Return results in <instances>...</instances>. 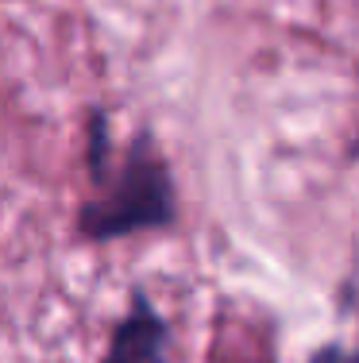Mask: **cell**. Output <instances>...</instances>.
Listing matches in <instances>:
<instances>
[{
  "label": "cell",
  "mask_w": 359,
  "mask_h": 363,
  "mask_svg": "<svg viewBox=\"0 0 359 363\" xmlns=\"http://www.w3.org/2000/svg\"><path fill=\"white\" fill-rule=\"evenodd\" d=\"M166 348H170L166 321H162L159 309L147 301V294L135 290L132 309L113 328V340H108L101 363H166Z\"/></svg>",
  "instance_id": "obj_2"
},
{
  "label": "cell",
  "mask_w": 359,
  "mask_h": 363,
  "mask_svg": "<svg viewBox=\"0 0 359 363\" xmlns=\"http://www.w3.org/2000/svg\"><path fill=\"white\" fill-rule=\"evenodd\" d=\"M348 159H355V162H359V132H355V140L348 143Z\"/></svg>",
  "instance_id": "obj_4"
},
{
  "label": "cell",
  "mask_w": 359,
  "mask_h": 363,
  "mask_svg": "<svg viewBox=\"0 0 359 363\" xmlns=\"http://www.w3.org/2000/svg\"><path fill=\"white\" fill-rule=\"evenodd\" d=\"M309 363H359V348H344V344H324L309 356Z\"/></svg>",
  "instance_id": "obj_3"
},
{
  "label": "cell",
  "mask_w": 359,
  "mask_h": 363,
  "mask_svg": "<svg viewBox=\"0 0 359 363\" xmlns=\"http://www.w3.org/2000/svg\"><path fill=\"white\" fill-rule=\"evenodd\" d=\"M93 186H97V197H89L78 213L81 240L108 244L135 232L166 228L178 217L174 178L151 135H135L124 159L113 162L101 178H93Z\"/></svg>",
  "instance_id": "obj_1"
}]
</instances>
